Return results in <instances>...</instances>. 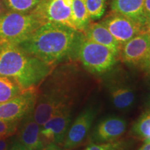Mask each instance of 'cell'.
<instances>
[{
    "label": "cell",
    "instance_id": "8fae6325",
    "mask_svg": "<svg viewBox=\"0 0 150 150\" xmlns=\"http://www.w3.org/2000/svg\"><path fill=\"white\" fill-rule=\"evenodd\" d=\"M72 122V109L56 114L40 126V134L44 143L61 145Z\"/></svg>",
    "mask_w": 150,
    "mask_h": 150
},
{
    "label": "cell",
    "instance_id": "52a82bcc",
    "mask_svg": "<svg viewBox=\"0 0 150 150\" xmlns=\"http://www.w3.org/2000/svg\"><path fill=\"white\" fill-rule=\"evenodd\" d=\"M38 88L24 90L17 96L0 104V119L20 122L33 110Z\"/></svg>",
    "mask_w": 150,
    "mask_h": 150
},
{
    "label": "cell",
    "instance_id": "f1b7e54d",
    "mask_svg": "<svg viewBox=\"0 0 150 150\" xmlns=\"http://www.w3.org/2000/svg\"><path fill=\"white\" fill-rule=\"evenodd\" d=\"M138 150H150V140L145 141V143H144Z\"/></svg>",
    "mask_w": 150,
    "mask_h": 150
},
{
    "label": "cell",
    "instance_id": "cb8c5ba5",
    "mask_svg": "<svg viewBox=\"0 0 150 150\" xmlns=\"http://www.w3.org/2000/svg\"><path fill=\"white\" fill-rule=\"evenodd\" d=\"M13 141L11 137L0 138V150H10Z\"/></svg>",
    "mask_w": 150,
    "mask_h": 150
},
{
    "label": "cell",
    "instance_id": "d6986e66",
    "mask_svg": "<svg viewBox=\"0 0 150 150\" xmlns=\"http://www.w3.org/2000/svg\"><path fill=\"white\" fill-rule=\"evenodd\" d=\"M132 132L145 141L150 140V111L143 113L134 123Z\"/></svg>",
    "mask_w": 150,
    "mask_h": 150
},
{
    "label": "cell",
    "instance_id": "ffe728a7",
    "mask_svg": "<svg viewBox=\"0 0 150 150\" xmlns=\"http://www.w3.org/2000/svg\"><path fill=\"white\" fill-rule=\"evenodd\" d=\"M41 0H4L5 5L11 11L20 13L32 12Z\"/></svg>",
    "mask_w": 150,
    "mask_h": 150
},
{
    "label": "cell",
    "instance_id": "4dcf8cb0",
    "mask_svg": "<svg viewBox=\"0 0 150 150\" xmlns=\"http://www.w3.org/2000/svg\"><path fill=\"white\" fill-rule=\"evenodd\" d=\"M149 41H150V32H149Z\"/></svg>",
    "mask_w": 150,
    "mask_h": 150
},
{
    "label": "cell",
    "instance_id": "7a4b0ae2",
    "mask_svg": "<svg viewBox=\"0 0 150 150\" xmlns=\"http://www.w3.org/2000/svg\"><path fill=\"white\" fill-rule=\"evenodd\" d=\"M78 74L72 67L53 69L38 88L33 116L42 126L56 114L72 109L78 93Z\"/></svg>",
    "mask_w": 150,
    "mask_h": 150
},
{
    "label": "cell",
    "instance_id": "9a60e30c",
    "mask_svg": "<svg viewBox=\"0 0 150 150\" xmlns=\"http://www.w3.org/2000/svg\"><path fill=\"white\" fill-rule=\"evenodd\" d=\"M86 38L106 47L118 58L122 45L101 22L90 23L84 31Z\"/></svg>",
    "mask_w": 150,
    "mask_h": 150
},
{
    "label": "cell",
    "instance_id": "7c38bea8",
    "mask_svg": "<svg viewBox=\"0 0 150 150\" xmlns=\"http://www.w3.org/2000/svg\"><path fill=\"white\" fill-rule=\"evenodd\" d=\"M127 121L120 116L110 115L101 120L92 134L93 141L102 143L115 141L127 130Z\"/></svg>",
    "mask_w": 150,
    "mask_h": 150
},
{
    "label": "cell",
    "instance_id": "9c48e42d",
    "mask_svg": "<svg viewBox=\"0 0 150 150\" xmlns=\"http://www.w3.org/2000/svg\"><path fill=\"white\" fill-rule=\"evenodd\" d=\"M96 115V110L93 107L87 108L81 111L74 122H71L62 147L70 150L81 144L88 134Z\"/></svg>",
    "mask_w": 150,
    "mask_h": 150
},
{
    "label": "cell",
    "instance_id": "7402d4cb",
    "mask_svg": "<svg viewBox=\"0 0 150 150\" xmlns=\"http://www.w3.org/2000/svg\"><path fill=\"white\" fill-rule=\"evenodd\" d=\"M20 122L0 119V138L11 137L17 132Z\"/></svg>",
    "mask_w": 150,
    "mask_h": 150
},
{
    "label": "cell",
    "instance_id": "2e32d148",
    "mask_svg": "<svg viewBox=\"0 0 150 150\" xmlns=\"http://www.w3.org/2000/svg\"><path fill=\"white\" fill-rule=\"evenodd\" d=\"M144 1L145 0H112L111 9L112 12L129 17L145 25V18L143 13Z\"/></svg>",
    "mask_w": 150,
    "mask_h": 150
},
{
    "label": "cell",
    "instance_id": "44dd1931",
    "mask_svg": "<svg viewBox=\"0 0 150 150\" xmlns=\"http://www.w3.org/2000/svg\"><path fill=\"white\" fill-rule=\"evenodd\" d=\"M86 2L91 20L102 18L106 8V0H86Z\"/></svg>",
    "mask_w": 150,
    "mask_h": 150
},
{
    "label": "cell",
    "instance_id": "e0dca14e",
    "mask_svg": "<svg viewBox=\"0 0 150 150\" xmlns=\"http://www.w3.org/2000/svg\"><path fill=\"white\" fill-rule=\"evenodd\" d=\"M72 16L76 29L83 33L91 20L86 0H72Z\"/></svg>",
    "mask_w": 150,
    "mask_h": 150
},
{
    "label": "cell",
    "instance_id": "5bb4252c",
    "mask_svg": "<svg viewBox=\"0 0 150 150\" xmlns=\"http://www.w3.org/2000/svg\"><path fill=\"white\" fill-rule=\"evenodd\" d=\"M108 93L112 105L118 110H127L132 107L136 95L134 88L125 81H111L108 85Z\"/></svg>",
    "mask_w": 150,
    "mask_h": 150
},
{
    "label": "cell",
    "instance_id": "ac0fdd59",
    "mask_svg": "<svg viewBox=\"0 0 150 150\" xmlns=\"http://www.w3.org/2000/svg\"><path fill=\"white\" fill-rule=\"evenodd\" d=\"M23 91L13 79L0 75V104L10 100Z\"/></svg>",
    "mask_w": 150,
    "mask_h": 150
},
{
    "label": "cell",
    "instance_id": "277c9868",
    "mask_svg": "<svg viewBox=\"0 0 150 150\" xmlns=\"http://www.w3.org/2000/svg\"><path fill=\"white\" fill-rule=\"evenodd\" d=\"M45 22L35 12L16 11L0 14V45H20Z\"/></svg>",
    "mask_w": 150,
    "mask_h": 150
},
{
    "label": "cell",
    "instance_id": "83f0119b",
    "mask_svg": "<svg viewBox=\"0 0 150 150\" xmlns=\"http://www.w3.org/2000/svg\"><path fill=\"white\" fill-rule=\"evenodd\" d=\"M10 150H29L22 145L18 140H14Z\"/></svg>",
    "mask_w": 150,
    "mask_h": 150
},
{
    "label": "cell",
    "instance_id": "d4e9b609",
    "mask_svg": "<svg viewBox=\"0 0 150 150\" xmlns=\"http://www.w3.org/2000/svg\"><path fill=\"white\" fill-rule=\"evenodd\" d=\"M143 13L146 22V21L150 20V0H145L144 1Z\"/></svg>",
    "mask_w": 150,
    "mask_h": 150
},
{
    "label": "cell",
    "instance_id": "603a6c76",
    "mask_svg": "<svg viewBox=\"0 0 150 150\" xmlns=\"http://www.w3.org/2000/svg\"><path fill=\"white\" fill-rule=\"evenodd\" d=\"M123 147L121 142H108L102 143H92L84 150H122Z\"/></svg>",
    "mask_w": 150,
    "mask_h": 150
},
{
    "label": "cell",
    "instance_id": "ba28073f",
    "mask_svg": "<svg viewBox=\"0 0 150 150\" xmlns=\"http://www.w3.org/2000/svg\"><path fill=\"white\" fill-rule=\"evenodd\" d=\"M121 45L143 32H148L145 25L129 17L112 12L101 22Z\"/></svg>",
    "mask_w": 150,
    "mask_h": 150
},
{
    "label": "cell",
    "instance_id": "4fadbf2b",
    "mask_svg": "<svg viewBox=\"0 0 150 150\" xmlns=\"http://www.w3.org/2000/svg\"><path fill=\"white\" fill-rule=\"evenodd\" d=\"M19 142L29 150H38L44 147L40 134V126L33 118V111L20 121L18 128Z\"/></svg>",
    "mask_w": 150,
    "mask_h": 150
},
{
    "label": "cell",
    "instance_id": "484cf974",
    "mask_svg": "<svg viewBox=\"0 0 150 150\" xmlns=\"http://www.w3.org/2000/svg\"><path fill=\"white\" fill-rule=\"evenodd\" d=\"M38 150H67L62 147L61 145L55 143H48L45 145L44 147Z\"/></svg>",
    "mask_w": 150,
    "mask_h": 150
},
{
    "label": "cell",
    "instance_id": "5b68a950",
    "mask_svg": "<svg viewBox=\"0 0 150 150\" xmlns=\"http://www.w3.org/2000/svg\"><path fill=\"white\" fill-rule=\"evenodd\" d=\"M78 58L85 69L94 74L110 71L117 59L109 49L88 40L85 35L79 48Z\"/></svg>",
    "mask_w": 150,
    "mask_h": 150
},
{
    "label": "cell",
    "instance_id": "6da1fadb",
    "mask_svg": "<svg viewBox=\"0 0 150 150\" xmlns=\"http://www.w3.org/2000/svg\"><path fill=\"white\" fill-rule=\"evenodd\" d=\"M83 33L63 24L45 22L18 45L24 51L55 67L78 57Z\"/></svg>",
    "mask_w": 150,
    "mask_h": 150
},
{
    "label": "cell",
    "instance_id": "f546056e",
    "mask_svg": "<svg viewBox=\"0 0 150 150\" xmlns=\"http://www.w3.org/2000/svg\"><path fill=\"white\" fill-rule=\"evenodd\" d=\"M145 26H146V28H147V30L148 32H150V20L146 21Z\"/></svg>",
    "mask_w": 150,
    "mask_h": 150
},
{
    "label": "cell",
    "instance_id": "30bf717a",
    "mask_svg": "<svg viewBox=\"0 0 150 150\" xmlns=\"http://www.w3.org/2000/svg\"><path fill=\"white\" fill-rule=\"evenodd\" d=\"M149 56V32H143L123 44L118 57L127 65L140 67Z\"/></svg>",
    "mask_w": 150,
    "mask_h": 150
},
{
    "label": "cell",
    "instance_id": "4316f807",
    "mask_svg": "<svg viewBox=\"0 0 150 150\" xmlns=\"http://www.w3.org/2000/svg\"><path fill=\"white\" fill-rule=\"evenodd\" d=\"M140 68H142V70L145 72L148 76H150V56L142 63V65L140 66Z\"/></svg>",
    "mask_w": 150,
    "mask_h": 150
},
{
    "label": "cell",
    "instance_id": "3957f363",
    "mask_svg": "<svg viewBox=\"0 0 150 150\" xmlns=\"http://www.w3.org/2000/svg\"><path fill=\"white\" fill-rule=\"evenodd\" d=\"M53 69L18 45H0V75L13 79L24 91L38 88Z\"/></svg>",
    "mask_w": 150,
    "mask_h": 150
},
{
    "label": "cell",
    "instance_id": "8992f818",
    "mask_svg": "<svg viewBox=\"0 0 150 150\" xmlns=\"http://www.w3.org/2000/svg\"><path fill=\"white\" fill-rule=\"evenodd\" d=\"M33 11L45 22L61 24L76 29L72 16V0H41Z\"/></svg>",
    "mask_w": 150,
    "mask_h": 150
}]
</instances>
